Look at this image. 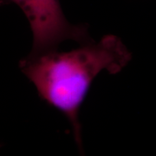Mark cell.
Masks as SVG:
<instances>
[{
  "instance_id": "obj_2",
  "label": "cell",
  "mask_w": 156,
  "mask_h": 156,
  "mask_svg": "<svg viewBox=\"0 0 156 156\" xmlns=\"http://www.w3.org/2000/svg\"><path fill=\"white\" fill-rule=\"evenodd\" d=\"M14 3L28 19L33 35L29 54L58 49L62 42L73 40L80 44L93 41L85 25H73L64 15L59 0H2Z\"/></svg>"
},
{
  "instance_id": "obj_1",
  "label": "cell",
  "mask_w": 156,
  "mask_h": 156,
  "mask_svg": "<svg viewBox=\"0 0 156 156\" xmlns=\"http://www.w3.org/2000/svg\"><path fill=\"white\" fill-rule=\"evenodd\" d=\"M131 58L119 37L106 35L99 41L81 44L68 51L55 49L28 54L20 61L19 67L41 100L67 119L76 145L83 153L80 109L93 81L103 71L111 75L120 73Z\"/></svg>"
}]
</instances>
